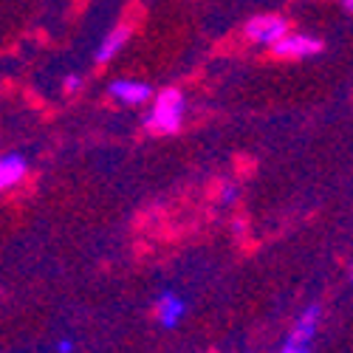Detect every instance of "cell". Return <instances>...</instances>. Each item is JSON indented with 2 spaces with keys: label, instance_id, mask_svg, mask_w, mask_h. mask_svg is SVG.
Masks as SVG:
<instances>
[{
  "label": "cell",
  "instance_id": "6da1fadb",
  "mask_svg": "<svg viewBox=\"0 0 353 353\" xmlns=\"http://www.w3.org/2000/svg\"><path fill=\"white\" fill-rule=\"evenodd\" d=\"M184 122V94L179 88H164L159 99L153 102V110L147 113V130L153 133H175Z\"/></svg>",
  "mask_w": 353,
  "mask_h": 353
},
{
  "label": "cell",
  "instance_id": "7a4b0ae2",
  "mask_svg": "<svg viewBox=\"0 0 353 353\" xmlns=\"http://www.w3.org/2000/svg\"><path fill=\"white\" fill-rule=\"evenodd\" d=\"M288 32V20L280 14H260L246 23V37L257 46H277Z\"/></svg>",
  "mask_w": 353,
  "mask_h": 353
},
{
  "label": "cell",
  "instance_id": "3957f363",
  "mask_svg": "<svg viewBox=\"0 0 353 353\" xmlns=\"http://www.w3.org/2000/svg\"><path fill=\"white\" fill-rule=\"evenodd\" d=\"M272 51L283 60H305L322 51V40L311 37V34H285L277 46H272Z\"/></svg>",
  "mask_w": 353,
  "mask_h": 353
},
{
  "label": "cell",
  "instance_id": "277c9868",
  "mask_svg": "<svg viewBox=\"0 0 353 353\" xmlns=\"http://www.w3.org/2000/svg\"><path fill=\"white\" fill-rule=\"evenodd\" d=\"M184 314H187V303H184L175 291L159 294V300H156V319H159L161 328H167V331L179 328L181 319H184Z\"/></svg>",
  "mask_w": 353,
  "mask_h": 353
},
{
  "label": "cell",
  "instance_id": "5b68a950",
  "mask_svg": "<svg viewBox=\"0 0 353 353\" xmlns=\"http://www.w3.org/2000/svg\"><path fill=\"white\" fill-rule=\"evenodd\" d=\"M108 91L113 99H119L125 105H141V102L150 99L153 88L147 82H136V79H116V82H110Z\"/></svg>",
  "mask_w": 353,
  "mask_h": 353
},
{
  "label": "cell",
  "instance_id": "8992f818",
  "mask_svg": "<svg viewBox=\"0 0 353 353\" xmlns=\"http://www.w3.org/2000/svg\"><path fill=\"white\" fill-rule=\"evenodd\" d=\"M128 40H130V28H128V26H119V28H113L110 34H105V40L99 43V48H97V54H94L97 65L110 63L113 57H116V54H119V51L128 46Z\"/></svg>",
  "mask_w": 353,
  "mask_h": 353
},
{
  "label": "cell",
  "instance_id": "52a82bcc",
  "mask_svg": "<svg viewBox=\"0 0 353 353\" xmlns=\"http://www.w3.org/2000/svg\"><path fill=\"white\" fill-rule=\"evenodd\" d=\"M316 328H319V305H308V308L297 316V322H294L288 339L300 342V345H311V339L316 336Z\"/></svg>",
  "mask_w": 353,
  "mask_h": 353
},
{
  "label": "cell",
  "instance_id": "ba28073f",
  "mask_svg": "<svg viewBox=\"0 0 353 353\" xmlns=\"http://www.w3.org/2000/svg\"><path fill=\"white\" fill-rule=\"evenodd\" d=\"M26 170H28V164H26L23 156H17V153L3 156V159H0V190L14 187L23 179V175H26Z\"/></svg>",
  "mask_w": 353,
  "mask_h": 353
},
{
  "label": "cell",
  "instance_id": "9c48e42d",
  "mask_svg": "<svg viewBox=\"0 0 353 353\" xmlns=\"http://www.w3.org/2000/svg\"><path fill=\"white\" fill-rule=\"evenodd\" d=\"M277 353H311V345H300V342H294V339H285V345Z\"/></svg>",
  "mask_w": 353,
  "mask_h": 353
},
{
  "label": "cell",
  "instance_id": "30bf717a",
  "mask_svg": "<svg viewBox=\"0 0 353 353\" xmlns=\"http://www.w3.org/2000/svg\"><path fill=\"white\" fill-rule=\"evenodd\" d=\"M63 88H65L68 94H77L79 88H82V77H77V74H68V77L63 79Z\"/></svg>",
  "mask_w": 353,
  "mask_h": 353
},
{
  "label": "cell",
  "instance_id": "8fae6325",
  "mask_svg": "<svg viewBox=\"0 0 353 353\" xmlns=\"http://www.w3.org/2000/svg\"><path fill=\"white\" fill-rule=\"evenodd\" d=\"M221 201L223 203H234V201H238V187H234V184H223L221 187Z\"/></svg>",
  "mask_w": 353,
  "mask_h": 353
},
{
  "label": "cell",
  "instance_id": "7c38bea8",
  "mask_svg": "<svg viewBox=\"0 0 353 353\" xmlns=\"http://www.w3.org/2000/svg\"><path fill=\"white\" fill-rule=\"evenodd\" d=\"M57 353H74V342L71 339H60L57 342Z\"/></svg>",
  "mask_w": 353,
  "mask_h": 353
},
{
  "label": "cell",
  "instance_id": "4fadbf2b",
  "mask_svg": "<svg viewBox=\"0 0 353 353\" xmlns=\"http://www.w3.org/2000/svg\"><path fill=\"white\" fill-rule=\"evenodd\" d=\"M342 9H345L347 14H353V0H342Z\"/></svg>",
  "mask_w": 353,
  "mask_h": 353
},
{
  "label": "cell",
  "instance_id": "5bb4252c",
  "mask_svg": "<svg viewBox=\"0 0 353 353\" xmlns=\"http://www.w3.org/2000/svg\"><path fill=\"white\" fill-rule=\"evenodd\" d=\"M350 280H353V266H350Z\"/></svg>",
  "mask_w": 353,
  "mask_h": 353
}]
</instances>
